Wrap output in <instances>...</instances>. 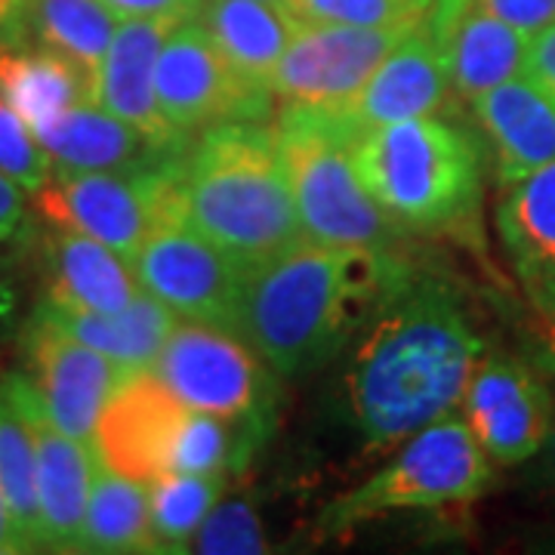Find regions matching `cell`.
<instances>
[{
	"label": "cell",
	"mask_w": 555,
	"mask_h": 555,
	"mask_svg": "<svg viewBox=\"0 0 555 555\" xmlns=\"http://www.w3.org/2000/svg\"><path fill=\"white\" fill-rule=\"evenodd\" d=\"M358 334L346 398L361 438L377 448L451 414L485 356L463 302L438 281L411 278Z\"/></svg>",
	"instance_id": "1"
},
{
	"label": "cell",
	"mask_w": 555,
	"mask_h": 555,
	"mask_svg": "<svg viewBox=\"0 0 555 555\" xmlns=\"http://www.w3.org/2000/svg\"><path fill=\"white\" fill-rule=\"evenodd\" d=\"M411 281L392 250L299 244L244 269L235 334L278 377L321 367Z\"/></svg>",
	"instance_id": "2"
},
{
	"label": "cell",
	"mask_w": 555,
	"mask_h": 555,
	"mask_svg": "<svg viewBox=\"0 0 555 555\" xmlns=\"http://www.w3.org/2000/svg\"><path fill=\"white\" fill-rule=\"evenodd\" d=\"M182 214L241 269L306 244L275 127L229 120L204 130L179 160Z\"/></svg>",
	"instance_id": "3"
},
{
	"label": "cell",
	"mask_w": 555,
	"mask_h": 555,
	"mask_svg": "<svg viewBox=\"0 0 555 555\" xmlns=\"http://www.w3.org/2000/svg\"><path fill=\"white\" fill-rule=\"evenodd\" d=\"M352 160L398 229H444L476 207L481 182L476 142L436 115L361 133Z\"/></svg>",
	"instance_id": "4"
},
{
	"label": "cell",
	"mask_w": 555,
	"mask_h": 555,
	"mask_svg": "<svg viewBox=\"0 0 555 555\" xmlns=\"http://www.w3.org/2000/svg\"><path fill=\"white\" fill-rule=\"evenodd\" d=\"M275 137L306 238L337 250H392L398 225L358 177V133L339 108L284 105Z\"/></svg>",
	"instance_id": "5"
},
{
	"label": "cell",
	"mask_w": 555,
	"mask_h": 555,
	"mask_svg": "<svg viewBox=\"0 0 555 555\" xmlns=\"http://www.w3.org/2000/svg\"><path fill=\"white\" fill-rule=\"evenodd\" d=\"M488 485L491 456L478 444L469 423L448 414L411 436L386 469L334 500L321 513V528L327 534H346L383 513L469 503L485 494Z\"/></svg>",
	"instance_id": "6"
},
{
	"label": "cell",
	"mask_w": 555,
	"mask_h": 555,
	"mask_svg": "<svg viewBox=\"0 0 555 555\" xmlns=\"http://www.w3.org/2000/svg\"><path fill=\"white\" fill-rule=\"evenodd\" d=\"M179 160L142 170H65L31 195L38 214L56 229L80 232L133 259L142 241L167 222L185 219L179 195Z\"/></svg>",
	"instance_id": "7"
},
{
	"label": "cell",
	"mask_w": 555,
	"mask_h": 555,
	"mask_svg": "<svg viewBox=\"0 0 555 555\" xmlns=\"http://www.w3.org/2000/svg\"><path fill=\"white\" fill-rule=\"evenodd\" d=\"M155 96L160 118L185 139L229 120L269 124L272 115V87L235 68L195 16L179 22L164 40Z\"/></svg>",
	"instance_id": "8"
},
{
	"label": "cell",
	"mask_w": 555,
	"mask_h": 555,
	"mask_svg": "<svg viewBox=\"0 0 555 555\" xmlns=\"http://www.w3.org/2000/svg\"><path fill=\"white\" fill-rule=\"evenodd\" d=\"M152 374L173 396L204 414H272L275 379L244 339L219 324L179 318L152 364Z\"/></svg>",
	"instance_id": "9"
},
{
	"label": "cell",
	"mask_w": 555,
	"mask_h": 555,
	"mask_svg": "<svg viewBox=\"0 0 555 555\" xmlns=\"http://www.w3.org/2000/svg\"><path fill=\"white\" fill-rule=\"evenodd\" d=\"M411 28L414 25H297L269 78L272 96L281 105L343 108Z\"/></svg>",
	"instance_id": "10"
},
{
	"label": "cell",
	"mask_w": 555,
	"mask_h": 555,
	"mask_svg": "<svg viewBox=\"0 0 555 555\" xmlns=\"http://www.w3.org/2000/svg\"><path fill=\"white\" fill-rule=\"evenodd\" d=\"M130 262L142 291L170 306L179 318L235 331L244 269L189 219L155 229Z\"/></svg>",
	"instance_id": "11"
},
{
	"label": "cell",
	"mask_w": 555,
	"mask_h": 555,
	"mask_svg": "<svg viewBox=\"0 0 555 555\" xmlns=\"http://www.w3.org/2000/svg\"><path fill=\"white\" fill-rule=\"evenodd\" d=\"M22 339L28 358V379L38 392L43 414L62 433L96 444L102 408L130 371L62 331L60 324H53L40 312V306L28 318Z\"/></svg>",
	"instance_id": "12"
},
{
	"label": "cell",
	"mask_w": 555,
	"mask_h": 555,
	"mask_svg": "<svg viewBox=\"0 0 555 555\" xmlns=\"http://www.w3.org/2000/svg\"><path fill=\"white\" fill-rule=\"evenodd\" d=\"M555 398L534 367L509 356H481L463 392L466 423L485 454L516 466L546 448Z\"/></svg>",
	"instance_id": "13"
},
{
	"label": "cell",
	"mask_w": 555,
	"mask_h": 555,
	"mask_svg": "<svg viewBox=\"0 0 555 555\" xmlns=\"http://www.w3.org/2000/svg\"><path fill=\"white\" fill-rule=\"evenodd\" d=\"M189 408L152 371H130L102 408L96 423L100 460L133 481L170 473V451Z\"/></svg>",
	"instance_id": "14"
},
{
	"label": "cell",
	"mask_w": 555,
	"mask_h": 555,
	"mask_svg": "<svg viewBox=\"0 0 555 555\" xmlns=\"http://www.w3.org/2000/svg\"><path fill=\"white\" fill-rule=\"evenodd\" d=\"M423 22L444 53L456 100L473 102L525 75L531 35L496 20L476 0H433Z\"/></svg>",
	"instance_id": "15"
},
{
	"label": "cell",
	"mask_w": 555,
	"mask_h": 555,
	"mask_svg": "<svg viewBox=\"0 0 555 555\" xmlns=\"http://www.w3.org/2000/svg\"><path fill=\"white\" fill-rule=\"evenodd\" d=\"M451 93L454 90L444 53L429 35L426 22H420L379 62L377 72L358 90L356 100L343 105L339 112L361 137L386 124L436 115L448 105Z\"/></svg>",
	"instance_id": "16"
},
{
	"label": "cell",
	"mask_w": 555,
	"mask_h": 555,
	"mask_svg": "<svg viewBox=\"0 0 555 555\" xmlns=\"http://www.w3.org/2000/svg\"><path fill=\"white\" fill-rule=\"evenodd\" d=\"M179 22L182 20H173V16H139V20L118 22L115 38L102 60L100 78H96V105L133 124L164 149L182 155L189 152L195 139L179 137L177 130L160 118L158 96H155L158 53Z\"/></svg>",
	"instance_id": "17"
},
{
	"label": "cell",
	"mask_w": 555,
	"mask_h": 555,
	"mask_svg": "<svg viewBox=\"0 0 555 555\" xmlns=\"http://www.w3.org/2000/svg\"><path fill=\"white\" fill-rule=\"evenodd\" d=\"M31 426L38 448V513H40V550H65L78 553L90 485L100 463L96 444L62 433L43 414L40 398L31 386Z\"/></svg>",
	"instance_id": "18"
},
{
	"label": "cell",
	"mask_w": 555,
	"mask_h": 555,
	"mask_svg": "<svg viewBox=\"0 0 555 555\" xmlns=\"http://www.w3.org/2000/svg\"><path fill=\"white\" fill-rule=\"evenodd\" d=\"M35 137L53 167L65 170H142L179 158V152L158 145L96 102H80L47 118L35 127Z\"/></svg>",
	"instance_id": "19"
},
{
	"label": "cell",
	"mask_w": 555,
	"mask_h": 555,
	"mask_svg": "<svg viewBox=\"0 0 555 555\" xmlns=\"http://www.w3.org/2000/svg\"><path fill=\"white\" fill-rule=\"evenodd\" d=\"M473 112L494 145L503 185L555 160V100L528 75L481 93Z\"/></svg>",
	"instance_id": "20"
},
{
	"label": "cell",
	"mask_w": 555,
	"mask_h": 555,
	"mask_svg": "<svg viewBox=\"0 0 555 555\" xmlns=\"http://www.w3.org/2000/svg\"><path fill=\"white\" fill-rule=\"evenodd\" d=\"M496 232L534 306H555V160L506 182Z\"/></svg>",
	"instance_id": "21"
},
{
	"label": "cell",
	"mask_w": 555,
	"mask_h": 555,
	"mask_svg": "<svg viewBox=\"0 0 555 555\" xmlns=\"http://www.w3.org/2000/svg\"><path fill=\"white\" fill-rule=\"evenodd\" d=\"M47 284L50 302L83 312H120L142 294L130 259L68 229L47 241Z\"/></svg>",
	"instance_id": "22"
},
{
	"label": "cell",
	"mask_w": 555,
	"mask_h": 555,
	"mask_svg": "<svg viewBox=\"0 0 555 555\" xmlns=\"http://www.w3.org/2000/svg\"><path fill=\"white\" fill-rule=\"evenodd\" d=\"M40 312L90 349L118 361L124 371H152L179 321L177 312L152 294H139L120 312H83L50 299L40 302Z\"/></svg>",
	"instance_id": "23"
},
{
	"label": "cell",
	"mask_w": 555,
	"mask_h": 555,
	"mask_svg": "<svg viewBox=\"0 0 555 555\" xmlns=\"http://www.w3.org/2000/svg\"><path fill=\"white\" fill-rule=\"evenodd\" d=\"M0 90L35 130L80 102H96V80L80 65L38 43L0 47Z\"/></svg>",
	"instance_id": "24"
},
{
	"label": "cell",
	"mask_w": 555,
	"mask_h": 555,
	"mask_svg": "<svg viewBox=\"0 0 555 555\" xmlns=\"http://www.w3.org/2000/svg\"><path fill=\"white\" fill-rule=\"evenodd\" d=\"M195 20L247 78L269 83L297 22L278 0H201Z\"/></svg>",
	"instance_id": "25"
},
{
	"label": "cell",
	"mask_w": 555,
	"mask_h": 555,
	"mask_svg": "<svg viewBox=\"0 0 555 555\" xmlns=\"http://www.w3.org/2000/svg\"><path fill=\"white\" fill-rule=\"evenodd\" d=\"M0 494L28 550H40L38 448L31 426L28 374H10L0 379Z\"/></svg>",
	"instance_id": "26"
},
{
	"label": "cell",
	"mask_w": 555,
	"mask_h": 555,
	"mask_svg": "<svg viewBox=\"0 0 555 555\" xmlns=\"http://www.w3.org/2000/svg\"><path fill=\"white\" fill-rule=\"evenodd\" d=\"M78 553H158L152 531V494L145 481L96 463Z\"/></svg>",
	"instance_id": "27"
},
{
	"label": "cell",
	"mask_w": 555,
	"mask_h": 555,
	"mask_svg": "<svg viewBox=\"0 0 555 555\" xmlns=\"http://www.w3.org/2000/svg\"><path fill=\"white\" fill-rule=\"evenodd\" d=\"M118 22L102 0H25V40L72 60L93 80Z\"/></svg>",
	"instance_id": "28"
},
{
	"label": "cell",
	"mask_w": 555,
	"mask_h": 555,
	"mask_svg": "<svg viewBox=\"0 0 555 555\" xmlns=\"http://www.w3.org/2000/svg\"><path fill=\"white\" fill-rule=\"evenodd\" d=\"M152 531L158 553H185L201 521L222 494V476L167 473L149 485Z\"/></svg>",
	"instance_id": "29"
},
{
	"label": "cell",
	"mask_w": 555,
	"mask_h": 555,
	"mask_svg": "<svg viewBox=\"0 0 555 555\" xmlns=\"http://www.w3.org/2000/svg\"><path fill=\"white\" fill-rule=\"evenodd\" d=\"M297 25H416L433 0H278Z\"/></svg>",
	"instance_id": "30"
},
{
	"label": "cell",
	"mask_w": 555,
	"mask_h": 555,
	"mask_svg": "<svg viewBox=\"0 0 555 555\" xmlns=\"http://www.w3.org/2000/svg\"><path fill=\"white\" fill-rule=\"evenodd\" d=\"M189 550L204 555H259L266 553V537L257 509L247 500L214 503V509L201 521Z\"/></svg>",
	"instance_id": "31"
},
{
	"label": "cell",
	"mask_w": 555,
	"mask_h": 555,
	"mask_svg": "<svg viewBox=\"0 0 555 555\" xmlns=\"http://www.w3.org/2000/svg\"><path fill=\"white\" fill-rule=\"evenodd\" d=\"M0 170L20 182L28 195H35L53 173V160L40 149L35 130L0 90Z\"/></svg>",
	"instance_id": "32"
},
{
	"label": "cell",
	"mask_w": 555,
	"mask_h": 555,
	"mask_svg": "<svg viewBox=\"0 0 555 555\" xmlns=\"http://www.w3.org/2000/svg\"><path fill=\"white\" fill-rule=\"evenodd\" d=\"M476 3L531 38L555 22V0H476Z\"/></svg>",
	"instance_id": "33"
},
{
	"label": "cell",
	"mask_w": 555,
	"mask_h": 555,
	"mask_svg": "<svg viewBox=\"0 0 555 555\" xmlns=\"http://www.w3.org/2000/svg\"><path fill=\"white\" fill-rule=\"evenodd\" d=\"M118 20H139V16H173L192 20L198 13L201 0H102Z\"/></svg>",
	"instance_id": "34"
},
{
	"label": "cell",
	"mask_w": 555,
	"mask_h": 555,
	"mask_svg": "<svg viewBox=\"0 0 555 555\" xmlns=\"http://www.w3.org/2000/svg\"><path fill=\"white\" fill-rule=\"evenodd\" d=\"M525 75L534 80V83H540L555 100V22L550 28H543L540 35L531 38Z\"/></svg>",
	"instance_id": "35"
},
{
	"label": "cell",
	"mask_w": 555,
	"mask_h": 555,
	"mask_svg": "<svg viewBox=\"0 0 555 555\" xmlns=\"http://www.w3.org/2000/svg\"><path fill=\"white\" fill-rule=\"evenodd\" d=\"M25 210H28L25 189L0 170V241L20 235L22 225H25Z\"/></svg>",
	"instance_id": "36"
},
{
	"label": "cell",
	"mask_w": 555,
	"mask_h": 555,
	"mask_svg": "<svg viewBox=\"0 0 555 555\" xmlns=\"http://www.w3.org/2000/svg\"><path fill=\"white\" fill-rule=\"evenodd\" d=\"M525 327L537 356L555 367V306H534L531 315L525 318Z\"/></svg>",
	"instance_id": "37"
},
{
	"label": "cell",
	"mask_w": 555,
	"mask_h": 555,
	"mask_svg": "<svg viewBox=\"0 0 555 555\" xmlns=\"http://www.w3.org/2000/svg\"><path fill=\"white\" fill-rule=\"evenodd\" d=\"M25 40V0H0V47Z\"/></svg>",
	"instance_id": "38"
},
{
	"label": "cell",
	"mask_w": 555,
	"mask_h": 555,
	"mask_svg": "<svg viewBox=\"0 0 555 555\" xmlns=\"http://www.w3.org/2000/svg\"><path fill=\"white\" fill-rule=\"evenodd\" d=\"M10 553H31L28 550V543H25V537L16 528V521L10 516V506H7V500L0 494V555H10Z\"/></svg>",
	"instance_id": "39"
},
{
	"label": "cell",
	"mask_w": 555,
	"mask_h": 555,
	"mask_svg": "<svg viewBox=\"0 0 555 555\" xmlns=\"http://www.w3.org/2000/svg\"><path fill=\"white\" fill-rule=\"evenodd\" d=\"M13 309H16V287H13V266H10V259L7 254L0 250V327L10 321L13 315Z\"/></svg>",
	"instance_id": "40"
},
{
	"label": "cell",
	"mask_w": 555,
	"mask_h": 555,
	"mask_svg": "<svg viewBox=\"0 0 555 555\" xmlns=\"http://www.w3.org/2000/svg\"><path fill=\"white\" fill-rule=\"evenodd\" d=\"M546 451H550V473L555 478V408H553V429H550V438H546Z\"/></svg>",
	"instance_id": "41"
}]
</instances>
